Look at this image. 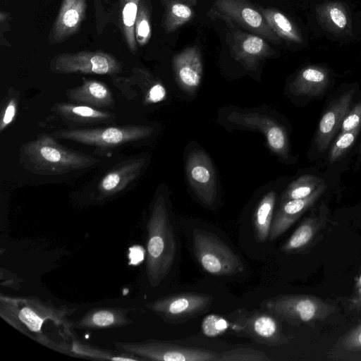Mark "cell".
<instances>
[{"label":"cell","mask_w":361,"mask_h":361,"mask_svg":"<svg viewBox=\"0 0 361 361\" xmlns=\"http://www.w3.org/2000/svg\"><path fill=\"white\" fill-rule=\"evenodd\" d=\"M99 162L95 157L63 146L47 133L23 144L19 151L22 167L39 176H68L90 170Z\"/></svg>","instance_id":"6da1fadb"},{"label":"cell","mask_w":361,"mask_h":361,"mask_svg":"<svg viewBox=\"0 0 361 361\" xmlns=\"http://www.w3.org/2000/svg\"><path fill=\"white\" fill-rule=\"evenodd\" d=\"M147 228L146 272L150 284L156 287L168 275L176 252L174 232L162 194L153 203Z\"/></svg>","instance_id":"7a4b0ae2"},{"label":"cell","mask_w":361,"mask_h":361,"mask_svg":"<svg viewBox=\"0 0 361 361\" xmlns=\"http://www.w3.org/2000/svg\"><path fill=\"white\" fill-rule=\"evenodd\" d=\"M151 126L123 125L104 127L69 128L53 131L57 139L70 140L90 146L95 152L112 151L122 147L135 145L149 138L153 133Z\"/></svg>","instance_id":"3957f363"},{"label":"cell","mask_w":361,"mask_h":361,"mask_svg":"<svg viewBox=\"0 0 361 361\" xmlns=\"http://www.w3.org/2000/svg\"><path fill=\"white\" fill-rule=\"evenodd\" d=\"M22 307H20L17 300L5 297L1 298V315L7 322L23 333L26 329L34 333L35 339L41 343L53 348L51 341L45 338L41 331L46 320L51 319L56 324L65 326L66 317L70 310L58 308L53 305L47 304L37 298L20 299Z\"/></svg>","instance_id":"277c9868"},{"label":"cell","mask_w":361,"mask_h":361,"mask_svg":"<svg viewBox=\"0 0 361 361\" xmlns=\"http://www.w3.org/2000/svg\"><path fill=\"white\" fill-rule=\"evenodd\" d=\"M192 246L199 264L211 274L233 275L243 271L244 269L239 256L214 233L195 229Z\"/></svg>","instance_id":"5b68a950"},{"label":"cell","mask_w":361,"mask_h":361,"mask_svg":"<svg viewBox=\"0 0 361 361\" xmlns=\"http://www.w3.org/2000/svg\"><path fill=\"white\" fill-rule=\"evenodd\" d=\"M266 312L292 324L323 320L335 307L320 299L305 295H281L263 300Z\"/></svg>","instance_id":"8992f818"},{"label":"cell","mask_w":361,"mask_h":361,"mask_svg":"<svg viewBox=\"0 0 361 361\" xmlns=\"http://www.w3.org/2000/svg\"><path fill=\"white\" fill-rule=\"evenodd\" d=\"M209 15L245 29L273 43L281 38L271 30L259 10L247 0H214Z\"/></svg>","instance_id":"52a82bcc"},{"label":"cell","mask_w":361,"mask_h":361,"mask_svg":"<svg viewBox=\"0 0 361 361\" xmlns=\"http://www.w3.org/2000/svg\"><path fill=\"white\" fill-rule=\"evenodd\" d=\"M114 346L120 352L130 353L143 360L216 361L218 357V353L205 349L155 341L118 342Z\"/></svg>","instance_id":"ba28073f"},{"label":"cell","mask_w":361,"mask_h":361,"mask_svg":"<svg viewBox=\"0 0 361 361\" xmlns=\"http://www.w3.org/2000/svg\"><path fill=\"white\" fill-rule=\"evenodd\" d=\"M123 65L113 55L102 51H82L56 55L49 63L56 74H97L114 75Z\"/></svg>","instance_id":"9c48e42d"},{"label":"cell","mask_w":361,"mask_h":361,"mask_svg":"<svg viewBox=\"0 0 361 361\" xmlns=\"http://www.w3.org/2000/svg\"><path fill=\"white\" fill-rule=\"evenodd\" d=\"M146 164L147 159L142 157L117 162L89 185L90 195L95 201L102 202L125 192L140 178Z\"/></svg>","instance_id":"30bf717a"},{"label":"cell","mask_w":361,"mask_h":361,"mask_svg":"<svg viewBox=\"0 0 361 361\" xmlns=\"http://www.w3.org/2000/svg\"><path fill=\"white\" fill-rule=\"evenodd\" d=\"M209 295L182 293L159 298L147 305L164 321L181 323L204 312L212 305Z\"/></svg>","instance_id":"8fae6325"},{"label":"cell","mask_w":361,"mask_h":361,"mask_svg":"<svg viewBox=\"0 0 361 361\" xmlns=\"http://www.w3.org/2000/svg\"><path fill=\"white\" fill-rule=\"evenodd\" d=\"M186 173L189 184L199 200L212 205L216 197V180L209 157L202 150H192L188 156Z\"/></svg>","instance_id":"7c38bea8"},{"label":"cell","mask_w":361,"mask_h":361,"mask_svg":"<svg viewBox=\"0 0 361 361\" xmlns=\"http://www.w3.org/2000/svg\"><path fill=\"white\" fill-rule=\"evenodd\" d=\"M228 119L240 126L255 129L262 133L271 149L276 154L286 157L288 141L284 128L271 117L258 113H231Z\"/></svg>","instance_id":"4fadbf2b"},{"label":"cell","mask_w":361,"mask_h":361,"mask_svg":"<svg viewBox=\"0 0 361 361\" xmlns=\"http://www.w3.org/2000/svg\"><path fill=\"white\" fill-rule=\"evenodd\" d=\"M238 330L245 332L258 343L267 345H278L288 342L279 321L274 314L266 312H253L241 315Z\"/></svg>","instance_id":"5bb4252c"},{"label":"cell","mask_w":361,"mask_h":361,"mask_svg":"<svg viewBox=\"0 0 361 361\" xmlns=\"http://www.w3.org/2000/svg\"><path fill=\"white\" fill-rule=\"evenodd\" d=\"M229 47L233 57L250 69L274 54V50L264 38L238 29L231 32Z\"/></svg>","instance_id":"9a60e30c"},{"label":"cell","mask_w":361,"mask_h":361,"mask_svg":"<svg viewBox=\"0 0 361 361\" xmlns=\"http://www.w3.org/2000/svg\"><path fill=\"white\" fill-rule=\"evenodd\" d=\"M51 110L72 128L112 123L116 119L114 114L81 104L57 102Z\"/></svg>","instance_id":"2e32d148"},{"label":"cell","mask_w":361,"mask_h":361,"mask_svg":"<svg viewBox=\"0 0 361 361\" xmlns=\"http://www.w3.org/2000/svg\"><path fill=\"white\" fill-rule=\"evenodd\" d=\"M355 90L352 89L342 94L328 108L321 118L316 132L314 142L317 149L324 152L337 133L342 121L349 111Z\"/></svg>","instance_id":"e0dca14e"},{"label":"cell","mask_w":361,"mask_h":361,"mask_svg":"<svg viewBox=\"0 0 361 361\" xmlns=\"http://www.w3.org/2000/svg\"><path fill=\"white\" fill-rule=\"evenodd\" d=\"M86 0H63L49 35V41L59 43L74 35L85 16Z\"/></svg>","instance_id":"ac0fdd59"},{"label":"cell","mask_w":361,"mask_h":361,"mask_svg":"<svg viewBox=\"0 0 361 361\" xmlns=\"http://www.w3.org/2000/svg\"><path fill=\"white\" fill-rule=\"evenodd\" d=\"M173 68L178 85L188 92H193L202 77V61L196 47H190L174 55Z\"/></svg>","instance_id":"d6986e66"},{"label":"cell","mask_w":361,"mask_h":361,"mask_svg":"<svg viewBox=\"0 0 361 361\" xmlns=\"http://www.w3.org/2000/svg\"><path fill=\"white\" fill-rule=\"evenodd\" d=\"M325 188L323 183L307 197L283 202L272 221L270 240H275L285 233L319 199Z\"/></svg>","instance_id":"ffe728a7"},{"label":"cell","mask_w":361,"mask_h":361,"mask_svg":"<svg viewBox=\"0 0 361 361\" xmlns=\"http://www.w3.org/2000/svg\"><path fill=\"white\" fill-rule=\"evenodd\" d=\"M66 96L74 102L102 110L111 109L115 104L110 88L94 79L82 78L80 85L66 90Z\"/></svg>","instance_id":"44dd1931"},{"label":"cell","mask_w":361,"mask_h":361,"mask_svg":"<svg viewBox=\"0 0 361 361\" xmlns=\"http://www.w3.org/2000/svg\"><path fill=\"white\" fill-rule=\"evenodd\" d=\"M330 82L328 69L320 66H308L301 69L290 85L293 94L316 97L324 92Z\"/></svg>","instance_id":"7402d4cb"},{"label":"cell","mask_w":361,"mask_h":361,"mask_svg":"<svg viewBox=\"0 0 361 361\" xmlns=\"http://www.w3.org/2000/svg\"><path fill=\"white\" fill-rule=\"evenodd\" d=\"M128 310L122 308H96L87 312L73 326L78 329H106L126 326L132 322Z\"/></svg>","instance_id":"603a6c76"},{"label":"cell","mask_w":361,"mask_h":361,"mask_svg":"<svg viewBox=\"0 0 361 361\" xmlns=\"http://www.w3.org/2000/svg\"><path fill=\"white\" fill-rule=\"evenodd\" d=\"M317 20L329 32L345 35L352 32L350 14L343 4L338 1H326L316 8Z\"/></svg>","instance_id":"cb8c5ba5"},{"label":"cell","mask_w":361,"mask_h":361,"mask_svg":"<svg viewBox=\"0 0 361 361\" xmlns=\"http://www.w3.org/2000/svg\"><path fill=\"white\" fill-rule=\"evenodd\" d=\"M164 8L163 27L173 32L190 21L195 14L196 0H161Z\"/></svg>","instance_id":"d4e9b609"},{"label":"cell","mask_w":361,"mask_h":361,"mask_svg":"<svg viewBox=\"0 0 361 361\" xmlns=\"http://www.w3.org/2000/svg\"><path fill=\"white\" fill-rule=\"evenodd\" d=\"M271 30L281 39L292 43L301 44V33L293 23L283 13L274 8L259 7Z\"/></svg>","instance_id":"484cf974"},{"label":"cell","mask_w":361,"mask_h":361,"mask_svg":"<svg viewBox=\"0 0 361 361\" xmlns=\"http://www.w3.org/2000/svg\"><path fill=\"white\" fill-rule=\"evenodd\" d=\"M276 203V192H267L259 201L254 214V228L256 238L265 240L270 233Z\"/></svg>","instance_id":"4316f807"},{"label":"cell","mask_w":361,"mask_h":361,"mask_svg":"<svg viewBox=\"0 0 361 361\" xmlns=\"http://www.w3.org/2000/svg\"><path fill=\"white\" fill-rule=\"evenodd\" d=\"M70 351L80 357L90 358L98 360H122V361H137L143 360L130 353L121 352L119 354L114 352L98 348L94 346L89 345L77 340L73 339Z\"/></svg>","instance_id":"83f0119b"},{"label":"cell","mask_w":361,"mask_h":361,"mask_svg":"<svg viewBox=\"0 0 361 361\" xmlns=\"http://www.w3.org/2000/svg\"><path fill=\"white\" fill-rule=\"evenodd\" d=\"M319 226V223L317 218L307 219L298 227L281 250L290 252L303 248L313 239Z\"/></svg>","instance_id":"f1b7e54d"},{"label":"cell","mask_w":361,"mask_h":361,"mask_svg":"<svg viewBox=\"0 0 361 361\" xmlns=\"http://www.w3.org/2000/svg\"><path fill=\"white\" fill-rule=\"evenodd\" d=\"M141 0H123L122 27L125 40L129 50L135 53L137 42L135 34V24Z\"/></svg>","instance_id":"f546056e"},{"label":"cell","mask_w":361,"mask_h":361,"mask_svg":"<svg viewBox=\"0 0 361 361\" xmlns=\"http://www.w3.org/2000/svg\"><path fill=\"white\" fill-rule=\"evenodd\" d=\"M323 183L324 180L316 176H302L286 188L281 197L282 202L307 197Z\"/></svg>","instance_id":"4dcf8cb0"},{"label":"cell","mask_w":361,"mask_h":361,"mask_svg":"<svg viewBox=\"0 0 361 361\" xmlns=\"http://www.w3.org/2000/svg\"><path fill=\"white\" fill-rule=\"evenodd\" d=\"M150 14L147 2H140L135 24L136 42L139 46L146 45L151 37Z\"/></svg>","instance_id":"1f68e13d"},{"label":"cell","mask_w":361,"mask_h":361,"mask_svg":"<svg viewBox=\"0 0 361 361\" xmlns=\"http://www.w3.org/2000/svg\"><path fill=\"white\" fill-rule=\"evenodd\" d=\"M263 352L249 348H235L218 354L216 361H270Z\"/></svg>","instance_id":"d6a6232c"},{"label":"cell","mask_w":361,"mask_h":361,"mask_svg":"<svg viewBox=\"0 0 361 361\" xmlns=\"http://www.w3.org/2000/svg\"><path fill=\"white\" fill-rule=\"evenodd\" d=\"M20 94L11 88L3 101L0 114V132L2 133L13 121L18 110Z\"/></svg>","instance_id":"836d02e7"},{"label":"cell","mask_w":361,"mask_h":361,"mask_svg":"<svg viewBox=\"0 0 361 361\" xmlns=\"http://www.w3.org/2000/svg\"><path fill=\"white\" fill-rule=\"evenodd\" d=\"M361 126L349 131L341 133L329 152V161L334 163L353 145L360 130Z\"/></svg>","instance_id":"e575fe53"},{"label":"cell","mask_w":361,"mask_h":361,"mask_svg":"<svg viewBox=\"0 0 361 361\" xmlns=\"http://www.w3.org/2000/svg\"><path fill=\"white\" fill-rule=\"evenodd\" d=\"M228 326V321L223 317L209 314L204 318L202 329L206 336L214 337L224 333Z\"/></svg>","instance_id":"d590c367"},{"label":"cell","mask_w":361,"mask_h":361,"mask_svg":"<svg viewBox=\"0 0 361 361\" xmlns=\"http://www.w3.org/2000/svg\"><path fill=\"white\" fill-rule=\"evenodd\" d=\"M361 126V101L357 102L344 117L341 126V133L351 130Z\"/></svg>","instance_id":"8d00e7d4"},{"label":"cell","mask_w":361,"mask_h":361,"mask_svg":"<svg viewBox=\"0 0 361 361\" xmlns=\"http://www.w3.org/2000/svg\"><path fill=\"white\" fill-rule=\"evenodd\" d=\"M341 345L347 350H361V324L344 336L341 341Z\"/></svg>","instance_id":"74e56055"},{"label":"cell","mask_w":361,"mask_h":361,"mask_svg":"<svg viewBox=\"0 0 361 361\" xmlns=\"http://www.w3.org/2000/svg\"><path fill=\"white\" fill-rule=\"evenodd\" d=\"M166 94L164 87L159 82L152 85L146 96V101L149 103H157L162 101Z\"/></svg>","instance_id":"f35d334b"},{"label":"cell","mask_w":361,"mask_h":361,"mask_svg":"<svg viewBox=\"0 0 361 361\" xmlns=\"http://www.w3.org/2000/svg\"><path fill=\"white\" fill-rule=\"evenodd\" d=\"M131 254V263L133 264H137L143 259V252L140 248L133 249Z\"/></svg>","instance_id":"ab89813d"},{"label":"cell","mask_w":361,"mask_h":361,"mask_svg":"<svg viewBox=\"0 0 361 361\" xmlns=\"http://www.w3.org/2000/svg\"><path fill=\"white\" fill-rule=\"evenodd\" d=\"M350 305L357 309V307L361 305V292L357 293V296L350 300Z\"/></svg>","instance_id":"60d3db41"},{"label":"cell","mask_w":361,"mask_h":361,"mask_svg":"<svg viewBox=\"0 0 361 361\" xmlns=\"http://www.w3.org/2000/svg\"><path fill=\"white\" fill-rule=\"evenodd\" d=\"M356 288L357 289V293L361 292V276H360L357 283H356Z\"/></svg>","instance_id":"b9f144b4"},{"label":"cell","mask_w":361,"mask_h":361,"mask_svg":"<svg viewBox=\"0 0 361 361\" xmlns=\"http://www.w3.org/2000/svg\"><path fill=\"white\" fill-rule=\"evenodd\" d=\"M357 310H361V305H360L359 307H357Z\"/></svg>","instance_id":"7bdbcfd3"},{"label":"cell","mask_w":361,"mask_h":361,"mask_svg":"<svg viewBox=\"0 0 361 361\" xmlns=\"http://www.w3.org/2000/svg\"><path fill=\"white\" fill-rule=\"evenodd\" d=\"M360 155H361V146H360Z\"/></svg>","instance_id":"ee69618b"}]
</instances>
